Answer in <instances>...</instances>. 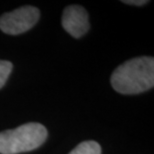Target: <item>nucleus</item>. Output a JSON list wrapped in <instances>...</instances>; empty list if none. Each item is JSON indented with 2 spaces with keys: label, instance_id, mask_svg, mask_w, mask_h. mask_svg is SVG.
Returning a JSON list of instances; mask_svg holds the SVG:
<instances>
[{
  "label": "nucleus",
  "instance_id": "obj_6",
  "mask_svg": "<svg viewBox=\"0 0 154 154\" xmlns=\"http://www.w3.org/2000/svg\"><path fill=\"white\" fill-rule=\"evenodd\" d=\"M12 69H13V65L10 61L0 60V89L5 85Z\"/></svg>",
  "mask_w": 154,
  "mask_h": 154
},
{
  "label": "nucleus",
  "instance_id": "obj_7",
  "mask_svg": "<svg viewBox=\"0 0 154 154\" xmlns=\"http://www.w3.org/2000/svg\"><path fill=\"white\" fill-rule=\"evenodd\" d=\"M123 3H126V4H129V5H137V6H142L144 4H147L148 1H146V0H124V1H122Z\"/></svg>",
  "mask_w": 154,
  "mask_h": 154
},
{
  "label": "nucleus",
  "instance_id": "obj_1",
  "mask_svg": "<svg viewBox=\"0 0 154 154\" xmlns=\"http://www.w3.org/2000/svg\"><path fill=\"white\" fill-rule=\"evenodd\" d=\"M111 85L118 93L138 94L154 86L153 57L133 58L119 65L111 75Z\"/></svg>",
  "mask_w": 154,
  "mask_h": 154
},
{
  "label": "nucleus",
  "instance_id": "obj_3",
  "mask_svg": "<svg viewBox=\"0 0 154 154\" xmlns=\"http://www.w3.org/2000/svg\"><path fill=\"white\" fill-rule=\"evenodd\" d=\"M40 12L34 6H22L0 17V29L8 35H18L31 29L37 23Z\"/></svg>",
  "mask_w": 154,
  "mask_h": 154
},
{
  "label": "nucleus",
  "instance_id": "obj_4",
  "mask_svg": "<svg viewBox=\"0 0 154 154\" xmlns=\"http://www.w3.org/2000/svg\"><path fill=\"white\" fill-rule=\"evenodd\" d=\"M61 24L74 38L82 37L90 27L87 11L79 5H70L64 9Z\"/></svg>",
  "mask_w": 154,
  "mask_h": 154
},
{
  "label": "nucleus",
  "instance_id": "obj_5",
  "mask_svg": "<svg viewBox=\"0 0 154 154\" xmlns=\"http://www.w3.org/2000/svg\"><path fill=\"white\" fill-rule=\"evenodd\" d=\"M69 154H101V146L93 140L83 141L70 151Z\"/></svg>",
  "mask_w": 154,
  "mask_h": 154
},
{
  "label": "nucleus",
  "instance_id": "obj_2",
  "mask_svg": "<svg viewBox=\"0 0 154 154\" xmlns=\"http://www.w3.org/2000/svg\"><path fill=\"white\" fill-rule=\"evenodd\" d=\"M47 129L40 123L29 122L15 129L0 132V154L32 151L45 142Z\"/></svg>",
  "mask_w": 154,
  "mask_h": 154
}]
</instances>
